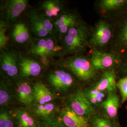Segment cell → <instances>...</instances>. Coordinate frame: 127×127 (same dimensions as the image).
I'll return each instance as SVG.
<instances>
[{
  "label": "cell",
  "instance_id": "7c38bea8",
  "mask_svg": "<svg viewBox=\"0 0 127 127\" xmlns=\"http://www.w3.org/2000/svg\"><path fill=\"white\" fill-rule=\"evenodd\" d=\"M33 88L35 104L42 105L49 103L57 98V96L42 82H36Z\"/></svg>",
  "mask_w": 127,
  "mask_h": 127
},
{
  "label": "cell",
  "instance_id": "f546056e",
  "mask_svg": "<svg viewBox=\"0 0 127 127\" xmlns=\"http://www.w3.org/2000/svg\"><path fill=\"white\" fill-rule=\"evenodd\" d=\"M40 127H65L59 122L57 118L51 122H40Z\"/></svg>",
  "mask_w": 127,
  "mask_h": 127
},
{
  "label": "cell",
  "instance_id": "4316f807",
  "mask_svg": "<svg viewBox=\"0 0 127 127\" xmlns=\"http://www.w3.org/2000/svg\"><path fill=\"white\" fill-rule=\"evenodd\" d=\"M117 86L122 96L121 103L123 104L127 101V77L120 79L117 83Z\"/></svg>",
  "mask_w": 127,
  "mask_h": 127
},
{
  "label": "cell",
  "instance_id": "9c48e42d",
  "mask_svg": "<svg viewBox=\"0 0 127 127\" xmlns=\"http://www.w3.org/2000/svg\"><path fill=\"white\" fill-rule=\"evenodd\" d=\"M90 61L95 70H104L113 66L116 62V58L112 53H102L94 49Z\"/></svg>",
  "mask_w": 127,
  "mask_h": 127
},
{
  "label": "cell",
  "instance_id": "277c9868",
  "mask_svg": "<svg viewBox=\"0 0 127 127\" xmlns=\"http://www.w3.org/2000/svg\"><path fill=\"white\" fill-rule=\"evenodd\" d=\"M47 80L55 91L59 93L68 91L74 82L72 75L63 70H56L50 73Z\"/></svg>",
  "mask_w": 127,
  "mask_h": 127
},
{
  "label": "cell",
  "instance_id": "484cf974",
  "mask_svg": "<svg viewBox=\"0 0 127 127\" xmlns=\"http://www.w3.org/2000/svg\"><path fill=\"white\" fill-rule=\"evenodd\" d=\"M79 23L77 21L76 17L73 15L70 18L60 24L57 27L59 29L60 32L64 34L67 33L71 28L76 26Z\"/></svg>",
  "mask_w": 127,
  "mask_h": 127
},
{
  "label": "cell",
  "instance_id": "5b68a950",
  "mask_svg": "<svg viewBox=\"0 0 127 127\" xmlns=\"http://www.w3.org/2000/svg\"><path fill=\"white\" fill-rule=\"evenodd\" d=\"M57 119L65 127H89L88 118L78 115L68 106L59 112Z\"/></svg>",
  "mask_w": 127,
  "mask_h": 127
},
{
  "label": "cell",
  "instance_id": "603a6c76",
  "mask_svg": "<svg viewBox=\"0 0 127 127\" xmlns=\"http://www.w3.org/2000/svg\"><path fill=\"white\" fill-rule=\"evenodd\" d=\"M15 124L13 118L9 112L6 109H0V127H14Z\"/></svg>",
  "mask_w": 127,
  "mask_h": 127
},
{
  "label": "cell",
  "instance_id": "52a82bcc",
  "mask_svg": "<svg viewBox=\"0 0 127 127\" xmlns=\"http://www.w3.org/2000/svg\"><path fill=\"white\" fill-rule=\"evenodd\" d=\"M112 35V32L109 24L101 20L96 24L89 43L92 45L103 47L109 42Z\"/></svg>",
  "mask_w": 127,
  "mask_h": 127
},
{
  "label": "cell",
  "instance_id": "836d02e7",
  "mask_svg": "<svg viewBox=\"0 0 127 127\" xmlns=\"http://www.w3.org/2000/svg\"></svg>",
  "mask_w": 127,
  "mask_h": 127
},
{
  "label": "cell",
  "instance_id": "7402d4cb",
  "mask_svg": "<svg viewBox=\"0 0 127 127\" xmlns=\"http://www.w3.org/2000/svg\"><path fill=\"white\" fill-rule=\"evenodd\" d=\"M127 3L126 0H103L100 1L99 6L103 10L110 11L121 8Z\"/></svg>",
  "mask_w": 127,
  "mask_h": 127
},
{
  "label": "cell",
  "instance_id": "d6a6232c",
  "mask_svg": "<svg viewBox=\"0 0 127 127\" xmlns=\"http://www.w3.org/2000/svg\"><path fill=\"white\" fill-rule=\"evenodd\" d=\"M124 71H125L126 73H127V63L126 65L125 66V67H124Z\"/></svg>",
  "mask_w": 127,
  "mask_h": 127
},
{
  "label": "cell",
  "instance_id": "f1b7e54d",
  "mask_svg": "<svg viewBox=\"0 0 127 127\" xmlns=\"http://www.w3.org/2000/svg\"><path fill=\"white\" fill-rule=\"evenodd\" d=\"M39 18L44 29L49 33H51L53 30V25L50 22V20L40 16H39Z\"/></svg>",
  "mask_w": 127,
  "mask_h": 127
},
{
  "label": "cell",
  "instance_id": "d4e9b609",
  "mask_svg": "<svg viewBox=\"0 0 127 127\" xmlns=\"http://www.w3.org/2000/svg\"><path fill=\"white\" fill-rule=\"evenodd\" d=\"M9 90L3 82H0V104L4 106L9 103L10 100Z\"/></svg>",
  "mask_w": 127,
  "mask_h": 127
},
{
  "label": "cell",
  "instance_id": "44dd1931",
  "mask_svg": "<svg viewBox=\"0 0 127 127\" xmlns=\"http://www.w3.org/2000/svg\"><path fill=\"white\" fill-rule=\"evenodd\" d=\"M88 99L92 105H97L102 103L105 97V93L94 88L84 91Z\"/></svg>",
  "mask_w": 127,
  "mask_h": 127
},
{
  "label": "cell",
  "instance_id": "d6986e66",
  "mask_svg": "<svg viewBox=\"0 0 127 127\" xmlns=\"http://www.w3.org/2000/svg\"><path fill=\"white\" fill-rule=\"evenodd\" d=\"M30 21L32 32L37 36L45 37L49 34V32L46 30L41 23L39 15L35 13L32 14L30 16Z\"/></svg>",
  "mask_w": 127,
  "mask_h": 127
},
{
  "label": "cell",
  "instance_id": "ac0fdd59",
  "mask_svg": "<svg viewBox=\"0 0 127 127\" xmlns=\"http://www.w3.org/2000/svg\"><path fill=\"white\" fill-rule=\"evenodd\" d=\"M12 36L14 40L19 43L25 42L30 37L27 27L22 23L16 24L12 30Z\"/></svg>",
  "mask_w": 127,
  "mask_h": 127
},
{
  "label": "cell",
  "instance_id": "83f0119b",
  "mask_svg": "<svg viewBox=\"0 0 127 127\" xmlns=\"http://www.w3.org/2000/svg\"><path fill=\"white\" fill-rule=\"evenodd\" d=\"M6 27L4 22L1 21L0 24V48H4L7 43V38L6 35Z\"/></svg>",
  "mask_w": 127,
  "mask_h": 127
},
{
  "label": "cell",
  "instance_id": "5bb4252c",
  "mask_svg": "<svg viewBox=\"0 0 127 127\" xmlns=\"http://www.w3.org/2000/svg\"><path fill=\"white\" fill-rule=\"evenodd\" d=\"M54 42L51 39H42L31 47L29 52L39 57H47L55 51Z\"/></svg>",
  "mask_w": 127,
  "mask_h": 127
},
{
  "label": "cell",
  "instance_id": "9a60e30c",
  "mask_svg": "<svg viewBox=\"0 0 127 127\" xmlns=\"http://www.w3.org/2000/svg\"><path fill=\"white\" fill-rule=\"evenodd\" d=\"M18 66L24 77L36 76L40 74L41 67L37 61L26 58H20Z\"/></svg>",
  "mask_w": 127,
  "mask_h": 127
},
{
  "label": "cell",
  "instance_id": "ba28073f",
  "mask_svg": "<svg viewBox=\"0 0 127 127\" xmlns=\"http://www.w3.org/2000/svg\"><path fill=\"white\" fill-rule=\"evenodd\" d=\"M18 56L13 52L2 51L0 54V67L8 76L13 78L18 74Z\"/></svg>",
  "mask_w": 127,
  "mask_h": 127
},
{
  "label": "cell",
  "instance_id": "2e32d148",
  "mask_svg": "<svg viewBox=\"0 0 127 127\" xmlns=\"http://www.w3.org/2000/svg\"><path fill=\"white\" fill-rule=\"evenodd\" d=\"M27 0H12L9 1L6 8V18L14 20L23 12L27 6Z\"/></svg>",
  "mask_w": 127,
  "mask_h": 127
},
{
  "label": "cell",
  "instance_id": "8fae6325",
  "mask_svg": "<svg viewBox=\"0 0 127 127\" xmlns=\"http://www.w3.org/2000/svg\"><path fill=\"white\" fill-rule=\"evenodd\" d=\"M18 100L27 107H31L34 104V95L33 87L27 82H19L16 91Z\"/></svg>",
  "mask_w": 127,
  "mask_h": 127
},
{
  "label": "cell",
  "instance_id": "8992f818",
  "mask_svg": "<svg viewBox=\"0 0 127 127\" xmlns=\"http://www.w3.org/2000/svg\"><path fill=\"white\" fill-rule=\"evenodd\" d=\"M10 114L17 127H40L36 118L26 108L17 107Z\"/></svg>",
  "mask_w": 127,
  "mask_h": 127
},
{
  "label": "cell",
  "instance_id": "6da1fadb",
  "mask_svg": "<svg viewBox=\"0 0 127 127\" xmlns=\"http://www.w3.org/2000/svg\"><path fill=\"white\" fill-rule=\"evenodd\" d=\"M88 37V31L84 25L79 23L71 28L64 39L65 51L74 53L84 50L89 43Z\"/></svg>",
  "mask_w": 127,
  "mask_h": 127
},
{
  "label": "cell",
  "instance_id": "4fadbf2b",
  "mask_svg": "<svg viewBox=\"0 0 127 127\" xmlns=\"http://www.w3.org/2000/svg\"><path fill=\"white\" fill-rule=\"evenodd\" d=\"M94 88L104 92H107L108 93L115 92L117 86L116 82V73L114 70L112 69L105 71Z\"/></svg>",
  "mask_w": 127,
  "mask_h": 127
},
{
  "label": "cell",
  "instance_id": "e0dca14e",
  "mask_svg": "<svg viewBox=\"0 0 127 127\" xmlns=\"http://www.w3.org/2000/svg\"><path fill=\"white\" fill-rule=\"evenodd\" d=\"M120 105V99L115 92L108 93L106 99L102 103V106L106 115L111 118L117 116Z\"/></svg>",
  "mask_w": 127,
  "mask_h": 127
},
{
  "label": "cell",
  "instance_id": "4dcf8cb0",
  "mask_svg": "<svg viewBox=\"0 0 127 127\" xmlns=\"http://www.w3.org/2000/svg\"><path fill=\"white\" fill-rule=\"evenodd\" d=\"M120 38L123 45L127 47V22L123 26L120 34Z\"/></svg>",
  "mask_w": 127,
  "mask_h": 127
},
{
  "label": "cell",
  "instance_id": "7a4b0ae2",
  "mask_svg": "<svg viewBox=\"0 0 127 127\" xmlns=\"http://www.w3.org/2000/svg\"><path fill=\"white\" fill-rule=\"evenodd\" d=\"M64 66L70 70L80 80L88 81L95 77V69L91 61L85 58L74 57L64 62Z\"/></svg>",
  "mask_w": 127,
  "mask_h": 127
},
{
  "label": "cell",
  "instance_id": "ffe728a7",
  "mask_svg": "<svg viewBox=\"0 0 127 127\" xmlns=\"http://www.w3.org/2000/svg\"><path fill=\"white\" fill-rule=\"evenodd\" d=\"M46 15L50 18L56 17L61 10L59 2L56 0H46L41 5Z\"/></svg>",
  "mask_w": 127,
  "mask_h": 127
},
{
  "label": "cell",
  "instance_id": "30bf717a",
  "mask_svg": "<svg viewBox=\"0 0 127 127\" xmlns=\"http://www.w3.org/2000/svg\"><path fill=\"white\" fill-rule=\"evenodd\" d=\"M57 108L52 102L44 104H35L32 109V113L40 122H51L56 119Z\"/></svg>",
  "mask_w": 127,
  "mask_h": 127
},
{
  "label": "cell",
  "instance_id": "cb8c5ba5",
  "mask_svg": "<svg viewBox=\"0 0 127 127\" xmlns=\"http://www.w3.org/2000/svg\"><path fill=\"white\" fill-rule=\"evenodd\" d=\"M92 127H114L109 118L102 116H96L92 118Z\"/></svg>",
  "mask_w": 127,
  "mask_h": 127
},
{
  "label": "cell",
  "instance_id": "3957f363",
  "mask_svg": "<svg viewBox=\"0 0 127 127\" xmlns=\"http://www.w3.org/2000/svg\"><path fill=\"white\" fill-rule=\"evenodd\" d=\"M69 107L76 114L87 117L94 114L95 110L88 99L84 91L78 90L70 96L68 99Z\"/></svg>",
  "mask_w": 127,
  "mask_h": 127
},
{
  "label": "cell",
  "instance_id": "1f68e13d",
  "mask_svg": "<svg viewBox=\"0 0 127 127\" xmlns=\"http://www.w3.org/2000/svg\"><path fill=\"white\" fill-rule=\"evenodd\" d=\"M72 15L73 14L70 13L65 14L62 15L59 17V18H58L56 20L55 22V25L57 27H58L60 24L63 23L67 20H68V19L70 18Z\"/></svg>",
  "mask_w": 127,
  "mask_h": 127
}]
</instances>
